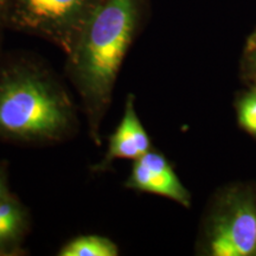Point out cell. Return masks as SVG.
Here are the masks:
<instances>
[{
    "label": "cell",
    "instance_id": "obj_1",
    "mask_svg": "<svg viewBox=\"0 0 256 256\" xmlns=\"http://www.w3.org/2000/svg\"><path fill=\"white\" fill-rule=\"evenodd\" d=\"M150 5L151 0H102L66 55V72L96 144L124 56L145 24Z\"/></svg>",
    "mask_w": 256,
    "mask_h": 256
},
{
    "label": "cell",
    "instance_id": "obj_2",
    "mask_svg": "<svg viewBox=\"0 0 256 256\" xmlns=\"http://www.w3.org/2000/svg\"><path fill=\"white\" fill-rule=\"evenodd\" d=\"M69 95L49 72L20 63L0 76V136L28 142L66 136L75 122Z\"/></svg>",
    "mask_w": 256,
    "mask_h": 256
},
{
    "label": "cell",
    "instance_id": "obj_3",
    "mask_svg": "<svg viewBox=\"0 0 256 256\" xmlns=\"http://www.w3.org/2000/svg\"><path fill=\"white\" fill-rule=\"evenodd\" d=\"M196 252L256 256V183L232 182L217 188L202 217Z\"/></svg>",
    "mask_w": 256,
    "mask_h": 256
},
{
    "label": "cell",
    "instance_id": "obj_4",
    "mask_svg": "<svg viewBox=\"0 0 256 256\" xmlns=\"http://www.w3.org/2000/svg\"><path fill=\"white\" fill-rule=\"evenodd\" d=\"M102 0H2V12L18 30L58 46L66 55Z\"/></svg>",
    "mask_w": 256,
    "mask_h": 256
},
{
    "label": "cell",
    "instance_id": "obj_5",
    "mask_svg": "<svg viewBox=\"0 0 256 256\" xmlns=\"http://www.w3.org/2000/svg\"><path fill=\"white\" fill-rule=\"evenodd\" d=\"M126 186L165 197L188 209L191 206L190 191L182 183L168 159L153 148L134 160Z\"/></svg>",
    "mask_w": 256,
    "mask_h": 256
},
{
    "label": "cell",
    "instance_id": "obj_6",
    "mask_svg": "<svg viewBox=\"0 0 256 256\" xmlns=\"http://www.w3.org/2000/svg\"><path fill=\"white\" fill-rule=\"evenodd\" d=\"M150 150H152L151 139L136 114L134 96L130 94L124 104V112L121 122L110 136V145L104 160L96 165L95 170L104 171L108 166H110L114 160L118 159H130L134 162Z\"/></svg>",
    "mask_w": 256,
    "mask_h": 256
},
{
    "label": "cell",
    "instance_id": "obj_7",
    "mask_svg": "<svg viewBox=\"0 0 256 256\" xmlns=\"http://www.w3.org/2000/svg\"><path fill=\"white\" fill-rule=\"evenodd\" d=\"M24 206L12 196L0 200V252L14 250L24 236L28 220Z\"/></svg>",
    "mask_w": 256,
    "mask_h": 256
},
{
    "label": "cell",
    "instance_id": "obj_8",
    "mask_svg": "<svg viewBox=\"0 0 256 256\" xmlns=\"http://www.w3.org/2000/svg\"><path fill=\"white\" fill-rule=\"evenodd\" d=\"M60 256H116L119 248L112 240L98 235H84L64 244Z\"/></svg>",
    "mask_w": 256,
    "mask_h": 256
},
{
    "label": "cell",
    "instance_id": "obj_9",
    "mask_svg": "<svg viewBox=\"0 0 256 256\" xmlns=\"http://www.w3.org/2000/svg\"><path fill=\"white\" fill-rule=\"evenodd\" d=\"M234 110L238 126L256 140V87L246 86V89L238 92L235 95Z\"/></svg>",
    "mask_w": 256,
    "mask_h": 256
},
{
    "label": "cell",
    "instance_id": "obj_10",
    "mask_svg": "<svg viewBox=\"0 0 256 256\" xmlns=\"http://www.w3.org/2000/svg\"><path fill=\"white\" fill-rule=\"evenodd\" d=\"M240 78L246 86L256 87V37L249 36L240 63Z\"/></svg>",
    "mask_w": 256,
    "mask_h": 256
},
{
    "label": "cell",
    "instance_id": "obj_11",
    "mask_svg": "<svg viewBox=\"0 0 256 256\" xmlns=\"http://www.w3.org/2000/svg\"><path fill=\"white\" fill-rule=\"evenodd\" d=\"M8 188H6V183H5V179L2 176H0V200L8 196Z\"/></svg>",
    "mask_w": 256,
    "mask_h": 256
},
{
    "label": "cell",
    "instance_id": "obj_12",
    "mask_svg": "<svg viewBox=\"0 0 256 256\" xmlns=\"http://www.w3.org/2000/svg\"><path fill=\"white\" fill-rule=\"evenodd\" d=\"M250 36H252V37H256V28H255V30L252 31V34H250Z\"/></svg>",
    "mask_w": 256,
    "mask_h": 256
}]
</instances>
